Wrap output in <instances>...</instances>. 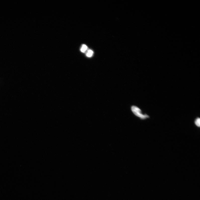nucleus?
<instances>
[{
    "label": "nucleus",
    "instance_id": "f257e3e1",
    "mask_svg": "<svg viewBox=\"0 0 200 200\" xmlns=\"http://www.w3.org/2000/svg\"><path fill=\"white\" fill-rule=\"evenodd\" d=\"M131 110L132 112L136 116L139 117L141 119H145L149 117L146 114H143L140 109L136 106H132L131 107Z\"/></svg>",
    "mask_w": 200,
    "mask_h": 200
},
{
    "label": "nucleus",
    "instance_id": "f03ea898",
    "mask_svg": "<svg viewBox=\"0 0 200 200\" xmlns=\"http://www.w3.org/2000/svg\"><path fill=\"white\" fill-rule=\"evenodd\" d=\"M93 52L92 50H89L87 53L86 56L88 57H90L92 56L93 54Z\"/></svg>",
    "mask_w": 200,
    "mask_h": 200
},
{
    "label": "nucleus",
    "instance_id": "7ed1b4c3",
    "mask_svg": "<svg viewBox=\"0 0 200 200\" xmlns=\"http://www.w3.org/2000/svg\"><path fill=\"white\" fill-rule=\"evenodd\" d=\"M87 49V47L85 45H83L81 48V52L84 53L86 51Z\"/></svg>",
    "mask_w": 200,
    "mask_h": 200
},
{
    "label": "nucleus",
    "instance_id": "20e7f679",
    "mask_svg": "<svg viewBox=\"0 0 200 200\" xmlns=\"http://www.w3.org/2000/svg\"><path fill=\"white\" fill-rule=\"evenodd\" d=\"M195 124L197 127H200V118H198L195 122Z\"/></svg>",
    "mask_w": 200,
    "mask_h": 200
}]
</instances>
